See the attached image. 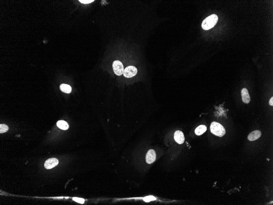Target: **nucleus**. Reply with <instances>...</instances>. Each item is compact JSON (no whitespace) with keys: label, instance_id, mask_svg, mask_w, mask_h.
<instances>
[{"label":"nucleus","instance_id":"nucleus-1","mask_svg":"<svg viewBox=\"0 0 273 205\" xmlns=\"http://www.w3.org/2000/svg\"><path fill=\"white\" fill-rule=\"evenodd\" d=\"M218 20V17L215 14L211 15L203 21L202 24V27L204 30H209L215 26Z\"/></svg>","mask_w":273,"mask_h":205},{"label":"nucleus","instance_id":"nucleus-2","mask_svg":"<svg viewBox=\"0 0 273 205\" xmlns=\"http://www.w3.org/2000/svg\"><path fill=\"white\" fill-rule=\"evenodd\" d=\"M210 130L213 134L216 136L222 137L226 133L225 129L223 126L218 122H213L210 126Z\"/></svg>","mask_w":273,"mask_h":205},{"label":"nucleus","instance_id":"nucleus-3","mask_svg":"<svg viewBox=\"0 0 273 205\" xmlns=\"http://www.w3.org/2000/svg\"><path fill=\"white\" fill-rule=\"evenodd\" d=\"M112 67L114 73L116 75L120 76L123 74L124 69L123 64L119 60H116L112 64Z\"/></svg>","mask_w":273,"mask_h":205},{"label":"nucleus","instance_id":"nucleus-4","mask_svg":"<svg viewBox=\"0 0 273 205\" xmlns=\"http://www.w3.org/2000/svg\"><path fill=\"white\" fill-rule=\"evenodd\" d=\"M137 73V70L134 66H128L125 68L123 71V75L127 78L134 77Z\"/></svg>","mask_w":273,"mask_h":205},{"label":"nucleus","instance_id":"nucleus-5","mask_svg":"<svg viewBox=\"0 0 273 205\" xmlns=\"http://www.w3.org/2000/svg\"><path fill=\"white\" fill-rule=\"evenodd\" d=\"M58 163H59V161L57 158H49L45 162L44 166L47 169H51L56 166Z\"/></svg>","mask_w":273,"mask_h":205},{"label":"nucleus","instance_id":"nucleus-6","mask_svg":"<svg viewBox=\"0 0 273 205\" xmlns=\"http://www.w3.org/2000/svg\"><path fill=\"white\" fill-rule=\"evenodd\" d=\"M156 158V153L153 149L148 151L146 155V161L147 163L151 164L155 161Z\"/></svg>","mask_w":273,"mask_h":205},{"label":"nucleus","instance_id":"nucleus-7","mask_svg":"<svg viewBox=\"0 0 273 205\" xmlns=\"http://www.w3.org/2000/svg\"><path fill=\"white\" fill-rule=\"evenodd\" d=\"M174 138L175 141L179 144H182L184 142V135L183 132L180 131H176L175 132Z\"/></svg>","mask_w":273,"mask_h":205},{"label":"nucleus","instance_id":"nucleus-8","mask_svg":"<svg viewBox=\"0 0 273 205\" xmlns=\"http://www.w3.org/2000/svg\"><path fill=\"white\" fill-rule=\"evenodd\" d=\"M241 95L243 102L246 104H249L251 101V98L249 94L248 90L247 88H243L242 90H241Z\"/></svg>","mask_w":273,"mask_h":205},{"label":"nucleus","instance_id":"nucleus-9","mask_svg":"<svg viewBox=\"0 0 273 205\" xmlns=\"http://www.w3.org/2000/svg\"><path fill=\"white\" fill-rule=\"evenodd\" d=\"M261 136V132L259 130H256L252 131L249 135L248 139L250 141H254L260 138Z\"/></svg>","mask_w":273,"mask_h":205},{"label":"nucleus","instance_id":"nucleus-10","mask_svg":"<svg viewBox=\"0 0 273 205\" xmlns=\"http://www.w3.org/2000/svg\"><path fill=\"white\" fill-rule=\"evenodd\" d=\"M57 125L59 128L62 130H67L69 128L68 123L64 120H59L57 122Z\"/></svg>","mask_w":273,"mask_h":205},{"label":"nucleus","instance_id":"nucleus-11","mask_svg":"<svg viewBox=\"0 0 273 205\" xmlns=\"http://www.w3.org/2000/svg\"><path fill=\"white\" fill-rule=\"evenodd\" d=\"M207 130L206 126L204 125H201L195 129V133L197 136H200L204 133Z\"/></svg>","mask_w":273,"mask_h":205},{"label":"nucleus","instance_id":"nucleus-12","mask_svg":"<svg viewBox=\"0 0 273 205\" xmlns=\"http://www.w3.org/2000/svg\"><path fill=\"white\" fill-rule=\"evenodd\" d=\"M60 89L62 92L66 93H71L72 91V88L71 86L66 84H61L60 86Z\"/></svg>","mask_w":273,"mask_h":205},{"label":"nucleus","instance_id":"nucleus-13","mask_svg":"<svg viewBox=\"0 0 273 205\" xmlns=\"http://www.w3.org/2000/svg\"><path fill=\"white\" fill-rule=\"evenodd\" d=\"M8 129V127L6 124H1L0 125V133H3L7 132Z\"/></svg>","mask_w":273,"mask_h":205},{"label":"nucleus","instance_id":"nucleus-14","mask_svg":"<svg viewBox=\"0 0 273 205\" xmlns=\"http://www.w3.org/2000/svg\"><path fill=\"white\" fill-rule=\"evenodd\" d=\"M155 200H156V199L154 197L152 196L146 197L143 198V200L146 202H150V201H154Z\"/></svg>","mask_w":273,"mask_h":205},{"label":"nucleus","instance_id":"nucleus-15","mask_svg":"<svg viewBox=\"0 0 273 205\" xmlns=\"http://www.w3.org/2000/svg\"><path fill=\"white\" fill-rule=\"evenodd\" d=\"M73 200L75 202H77L80 204H83L85 202V200L83 199L79 198L74 197L73 198Z\"/></svg>","mask_w":273,"mask_h":205},{"label":"nucleus","instance_id":"nucleus-16","mask_svg":"<svg viewBox=\"0 0 273 205\" xmlns=\"http://www.w3.org/2000/svg\"><path fill=\"white\" fill-rule=\"evenodd\" d=\"M80 2L84 4H88L94 1V0H79Z\"/></svg>","mask_w":273,"mask_h":205},{"label":"nucleus","instance_id":"nucleus-17","mask_svg":"<svg viewBox=\"0 0 273 205\" xmlns=\"http://www.w3.org/2000/svg\"><path fill=\"white\" fill-rule=\"evenodd\" d=\"M273 97H272V98H271L270 99V102H269V103H270V105H271V106H273Z\"/></svg>","mask_w":273,"mask_h":205}]
</instances>
